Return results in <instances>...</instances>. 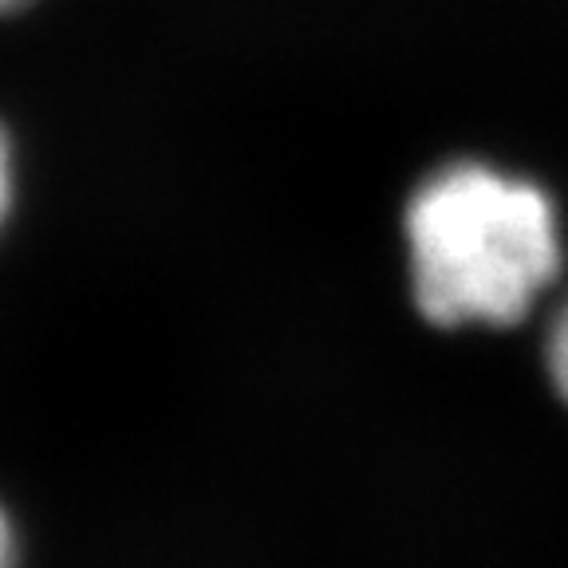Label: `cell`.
Wrapping results in <instances>:
<instances>
[{
	"label": "cell",
	"instance_id": "obj_1",
	"mask_svg": "<svg viewBox=\"0 0 568 568\" xmlns=\"http://www.w3.org/2000/svg\"><path fill=\"white\" fill-rule=\"evenodd\" d=\"M415 304L443 328H506L532 312L565 261L552 197L486 162L430 174L407 205Z\"/></svg>",
	"mask_w": 568,
	"mask_h": 568
},
{
	"label": "cell",
	"instance_id": "obj_5",
	"mask_svg": "<svg viewBox=\"0 0 568 568\" xmlns=\"http://www.w3.org/2000/svg\"><path fill=\"white\" fill-rule=\"evenodd\" d=\"M24 4H32V0H0V17L12 12V9H24Z\"/></svg>",
	"mask_w": 568,
	"mask_h": 568
},
{
	"label": "cell",
	"instance_id": "obj_3",
	"mask_svg": "<svg viewBox=\"0 0 568 568\" xmlns=\"http://www.w3.org/2000/svg\"><path fill=\"white\" fill-rule=\"evenodd\" d=\"M9 205H12V146L4 126H0V225L9 217Z\"/></svg>",
	"mask_w": 568,
	"mask_h": 568
},
{
	"label": "cell",
	"instance_id": "obj_4",
	"mask_svg": "<svg viewBox=\"0 0 568 568\" xmlns=\"http://www.w3.org/2000/svg\"><path fill=\"white\" fill-rule=\"evenodd\" d=\"M0 568H20V541L12 529V517L0 506Z\"/></svg>",
	"mask_w": 568,
	"mask_h": 568
},
{
	"label": "cell",
	"instance_id": "obj_2",
	"mask_svg": "<svg viewBox=\"0 0 568 568\" xmlns=\"http://www.w3.org/2000/svg\"><path fill=\"white\" fill-rule=\"evenodd\" d=\"M545 367H549L557 395L568 403V301L560 304V312L549 324V336H545Z\"/></svg>",
	"mask_w": 568,
	"mask_h": 568
}]
</instances>
